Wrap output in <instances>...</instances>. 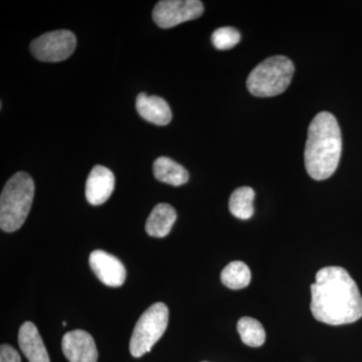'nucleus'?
I'll return each mask as SVG.
<instances>
[{
	"mask_svg": "<svg viewBox=\"0 0 362 362\" xmlns=\"http://www.w3.org/2000/svg\"><path fill=\"white\" fill-rule=\"evenodd\" d=\"M312 315L327 325L356 322L362 317V297L349 272L337 266L325 267L311 285Z\"/></svg>",
	"mask_w": 362,
	"mask_h": 362,
	"instance_id": "obj_1",
	"label": "nucleus"
},
{
	"mask_svg": "<svg viewBox=\"0 0 362 362\" xmlns=\"http://www.w3.org/2000/svg\"><path fill=\"white\" fill-rule=\"evenodd\" d=\"M342 152L341 131L337 118L329 112L314 117L305 147V166L315 180L329 178L339 164Z\"/></svg>",
	"mask_w": 362,
	"mask_h": 362,
	"instance_id": "obj_2",
	"label": "nucleus"
},
{
	"mask_svg": "<svg viewBox=\"0 0 362 362\" xmlns=\"http://www.w3.org/2000/svg\"><path fill=\"white\" fill-rule=\"evenodd\" d=\"M35 197L32 176L18 173L11 176L0 197V228L6 233L20 230L28 218Z\"/></svg>",
	"mask_w": 362,
	"mask_h": 362,
	"instance_id": "obj_3",
	"label": "nucleus"
},
{
	"mask_svg": "<svg viewBox=\"0 0 362 362\" xmlns=\"http://www.w3.org/2000/svg\"><path fill=\"white\" fill-rule=\"evenodd\" d=\"M294 71V64L287 57H271L251 71L247 80V89L256 97L278 96L289 87Z\"/></svg>",
	"mask_w": 362,
	"mask_h": 362,
	"instance_id": "obj_4",
	"label": "nucleus"
},
{
	"mask_svg": "<svg viewBox=\"0 0 362 362\" xmlns=\"http://www.w3.org/2000/svg\"><path fill=\"white\" fill-rule=\"evenodd\" d=\"M168 318L169 311L165 304L157 302L151 305L136 323L130 340L131 356L138 358L151 351L165 332Z\"/></svg>",
	"mask_w": 362,
	"mask_h": 362,
	"instance_id": "obj_5",
	"label": "nucleus"
},
{
	"mask_svg": "<svg viewBox=\"0 0 362 362\" xmlns=\"http://www.w3.org/2000/svg\"><path fill=\"white\" fill-rule=\"evenodd\" d=\"M77 47V39L70 30H61L44 33L30 44L35 58L47 63H58L70 58Z\"/></svg>",
	"mask_w": 362,
	"mask_h": 362,
	"instance_id": "obj_6",
	"label": "nucleus"
},
{
	"mask_svg": "<svg viewBox=\"0 0 362 362\" xmlns=\"http://www.w3.org/2000/svg\"><path fill=\"white\" fill-rule=\"evenodd\" d=\"M204 11L199 0H162L154 7L152 16L161 28H171L199 18Z\"/></svg>",
	"mask_w": 362,
	"mask_h": 362,
	"instance_id": "obj_7",
	"label": "nucleus"
},
{
	"mask_svg": "<svg viewBox=\"0 0 362 362\" xmlns=\"http://www.w3.org/2000/svg\"><path fill=\"white\" fill-rule=\"evenodd\" d=\"M89 263L90 269L103 284L109 287H120L125 282V267L113 255L96 250L90 252Z\"/></svg>",
	"mask_w": 362,
	"mask_h": 362,
	"instance_id": "obj_8",
	"label": "nucleus"
},
{
	"mask_svg": "<svg viewBox=\"0 0 362 362\" xmlns=\"http://www.w3.org/2000/svg\"><path fill=\"white\" fill-rule=\"evenodd\" d=\"M64 354L70 362H97L98 350L94 339L87 331L77 329L64 335Z\"/></svg>",
	"mask_w": 362,
	"mask_h": 362,
	"instance_id": "obj_9",
	"label": "nucleus"
},
{
	"mask_svg": "<svg viewBox=\"0 0 362 362\" xmlns=\"http://www.w3.org/2000/svg\"><path fill=\"white\" fill-rule=\"evenodd\" d=\"M115 187V176L110 169L96 165L86 182V199L92 206H101L108 201Z\"/></svg>",
	"mask_w": 362,
	"mask_h": 362,
	"instance_id": "obj_10",
	"label": "nucleus"
},
{
	"mask_svg": "<svg viewBox=\"0 0 362 362\" xmlns=\"http://www.w3.org/2000/svg\"><path fill=\"white\" fill-rule=\"evenodd\" d=\"M18 344L30 362H51L37 326L26 321L18 331Z\"/></svg>",
	"mask_w": 362,
	"mask_h": 362,
	"instance_id": "obj_11",
	"label": "nucleus"
},
{
	"mask_svg": "<svg viewBox=\"0 0 362 362\" xmlns=\"http://www.w3.org/2000/svg\"><path fill=\"white\" fill-rule=\"evenodd\" d=\"M136 109L143 119L156 125H168L173 119V112L168 102L158 96H148L141 93L136 99Z\"/></svg>",
	"mask_w": 362,
	"mask_h": 362,
	"instance_id": "obj_12",
	"label": "nucleus"
},
{
	"mask_svg": "<svg viewBox=\"0 0 362 362\" xmlns=\"http://www.w3.org/2000/svg\"><path fill=\"white\" fill-rule=\"evenodd\" d=\"M176 218L177 216H176L175 209L170 204H157L147 218L146 226H145L146 233L150 237H166L175 225Z\"/></svg>",
	"mask_w": 362,
	"mask_h": 362,
	"instance_id": "obj_13",
	"label": "nucleus"
},
{
	"mask_svg": "<svg viewBox=\"0 0 362 362\" xmlns=\"http://www.w3.org/2000/svg\"><path fill=\"white\" fill-rule=\"evenodd\" d=\"M154 176L157 180L163 183L180 187L189 180V173L187 169L169 157H158L153 164Z\"/></svg>",
	"mask_w": 362,
	"mask_h": 362,
	"instance_id": "obj_14",
	"label": "nucleus"
},
{
	"mask_svg": "<svg viewBox=\"0 0 362 362\" xmlns=\"http://www.w3.org/2000/svg\"><path fill=\"white\" fill-rule=\"evenodd\" d=\"M255 192L252 188L243 187L233 192L228 202L230 214L240 220H249L254 214Z\"/></svg>",
	"mask_w": 362,
	"mask_h": 362,
	"instance_id": "obj_15",
	"label": "nucleus"
},
{
	"mask_svg": "<svg viewBox=\"0 0 362 362\" xmlns=\"http://www.w3.org/2000/svg\"><path fill=\"white\" fill-rule=\"evenodd\" d=\"M249 267L240 261L232 262L221 271V280L226 287L233 290L244 289L251 283Z\"/></svg>",
	"mask_w": 362,
	"mask_h": 362,
	"instance_id": "obj_16",
	"label": "nucleus"
},
{
	"mask_svg": "<svg viewBox=\"0 0 362 362\" xmlns=\"http://www.w3.org/2000/svg\"><path fill=\"white\" fill-rule=\"evenodd\" d=\"M237 329L240 339L247 346L259 347L265 343V329L257 319L243 317L238 322Z\"/></svg>",
	"mask_w": 362,
	"mask_h": 362,
	"instance_id": "obj_17",
	"label": "nucleus"
},
{
	"mask_svg": "<svg viewBox=\"0 0 362 362\" xmlns=\"http://www.w3.org/2000/svg\"><path fill=\"white\" fill-rule=\"evenodd\" d=\"M240 40V33L235 28L226 26L214 30L211 35V42L216 49L220 51H226L232 49L239 44Z\"/></svg>",
	"mask_w": 362,
	"mask_h": 362,
	"instance_id": "obj_18",
	"label": "nucleus"
},
{
	"mask_svg": "<svg viewBox=\"0 0 362 362\" xmlns=\"http://www.w3.org/2000/svg\"><path fill=\"white\" fill-rule=\"evenodd\" d=\"M0 362H21L20 354L8 344L0 347Z\"/></svg>",
	"mask_w": 362,
	"mask_h": 362,
	"instance_id": "obj_19",
	"label": "nucleus"
},
{
	"mask_svg": "<svg viewBox=\"0 0 362 362\" xmlns=\"http://www.w3.org/2000/svg\"><path fill=\"white\" fill-rule=\"evenodd\" d=\"M63 325H64V326H66V322H65V321H64V322H63Z\"/></svg>",
	"mask_w": 362,
	"mask_h": 362,
	"instance_id": "obj_20",
	"label": "nucleus"
},
{
	"mask_svg": "<svg viewBox=\"0 0 362 362\" xmlns=\"http://www.w3.org/2000/svg\"><path fill=\"white\" fill-rule=\"evenodd\" d=\"M204 362H206V361H204Z\"/></svg>",
	"mask_w": 362,
	"mask_h": 362,
	"instance_id": "obj_21",
	"label": "nucleus"
}]
</instances>
